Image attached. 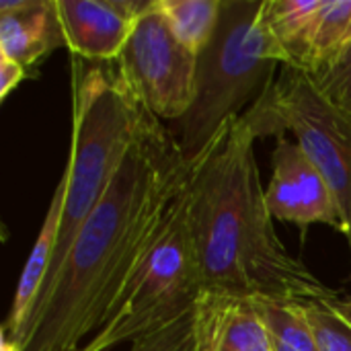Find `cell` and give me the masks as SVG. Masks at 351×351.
I'll return each mask as SVG.
<instances>
[{
    "label": "cell",
    "mask_w": 351,
    "mask_h": 351,
    "mask_svg": "<svg viewBox=\"0 0 351 351\" xmlns=\"http://www.w3.org/2000/svg\"><path fill=\"white\" fill-rule=\"evenodd\" d=\"M224 0H158L175 37L193 53H202L214 39Z\"/></svg>",
    "instance_id": "9a60e30c"
},
{
    "label": "cell",
    "mask_w": 351,
    "mask_h": 351,
    "mask_svg": "<svg viewBox=\"0 0 351 351\" xmlns=\"http://www.w3.org/2000/svg\"><path fill=\"white\" fill-rule=\"evenodd\" d=\"M27 70L10 58L0 56V101H4L25 78Z\"/></svg>",
    "instance_id": "ffe728a7"
},
{
    "label": "cell",
    "mask_w": 351,
    "mask_h": 351,
    "mask_svg": "<svg viewBox=\"0 0 351 351\" xmlns=\"http://www.w3.org/2000/svg\"><path fill=\"white\" fill-rule=\"evenodd\" d=\"M189 177L191 162L177 136L150 113L12 341L23 351H78L86 335L99 333L152 230Z\"/></svg>",
    "instance_id": "6da1fadb"
},
{
    "label": "cell",
    "mask_w": 351,
    "mask_h": 351,
    "mask_svg": "<svg viewBox=\"0 0 351 351\" xmlns=\"http://www.w3.org/2000/svg\"><path fill=\"white\" fill-rule=\"evenodd\" d=\"M202 292L204 280L185 185L152 230L105 325L88 346L93 351H107L150 335L189 315Z\"/></svg>",
    "instance_id": "5b68a950"
},
{
    "label": "cell",
    "mask_w": 351,
    "mask_h": 351,
    "mask_svg": "<svg viewBox=\"0 0 351 351\" xmlns=\"http://www.w3.org/2000/svg\"><path fill=\"white\" fill-rule=\"evenodd\" d=\"M321 0H265L261 21L284 56V66L304 68L308 37Z\"/></svg>",
    "instance_id": "4fadbf2b"
},
{
    "label": "cell",
    "mask_w": 351,
    "mask_h": 351,
    "mask_svg": "<svg viewBox=\"0 0 351 351\" xmlns=\"http://www.w3.org/2000/svg\"><path fill=\"white\" fill-rule=\"evenodd\" d=\"M130 351H195L193 346V311L183 319L132 341Z\"/></svg>",
    "instance_id": "ac0fdd59"
},
{
    "label": "cell",
    "mask_w": 351,
    "mask_h": 351,
    "mask_svg": "<svg viewBox=\"0 0 351 351\" xmlns=\"http://www.w3.org/2000/svg\"><path fill=\"white\" fill-rule=\"evenodd\" d=\"M255 140L245 119L234 117L191 162L189 216L204 290L294 304L339 294L280 241L265 206Z\"/></svg>",
    "instance_id": "7a4b0ae2"
},
{
    "label": "cell",
    "mask_w": 351,
    "mask_h": 351,
    "mask_svg": "<svg viewBox=\"0 0 351 351\" xmlns=\"http://www.w3.org/2000/svg\"><path fill=\"white\" fill-rule=\"evenodd\" d=\"M255 306L267 327L271 351H321L300 304L255 300Z\"/></svg>",
    "instance_id": "2e32d148"
},
{
    "label": "cell",
    "mask_w": 351,
    "mask_h": 351,
    "mask_svg": "<svg viewBox=\"0 0 351 351\" xmlns=\"http://www.w3.org/2000/svg\"><path fill=\"white\" fill-rule=\"evenodd\" d=\"M271 165L274 173L265 187V206L271 218L302 228L329 224L341 234L346 232L335 193L296 140L278 136Z\"/></svg>",
    "instance_id": "ba28073f"
},
{
    "label": "cell",
    "mask_w": 351,
    "mask_h": 351,
    "mask_svg": "<svg viewBox=\"0 0 351 351\" xmlns=\"http://www.w3.org/2000/svg\"><path fill=\"white\" fill-rule=\"evenodd\" d=\"M152 0H58L66 47L74 58L113 62L123 51L138 16Z\"/></svg>",
    "instance_id": "9c48e42d"
},
{
    "label": "cell",
    "mask_w": 351,
    "mask_h": 351,
    "mask_svg": "<svg viewBox=\"0 0 351 351\" xmlns=\"http://www.w3.org/2000/svg\"><path fill=\"white\" fill-rule=\"evenodd\" d=\"M265 0H224L218 31L197 58L195 99L179 119V144L195 162L220 130L271 84L284 56L261 21Z\"/></svg>",
    "instance_id": "277c9868"
},
{
    "label": "cell",
    "mask_w": 351,
    "mask_h": 351,
    "mask_svg": "<svg viewBox=\"0 0 351 351\" xmlns=\"http://www.w3.org/2000/svg\"><path fill=\"white\" fill-rule=\"evenodd\" d=\"M64 195H66V179L62 175V181L58 183L53 197L49 202L45 220L41 224V230L35 239V245L29 253V259L25 263V269L21 274L14 298H12V306L10 313L4 321L2 331L14 339L19 335V331L23 329V325L29 319V313L35 304V300L39 298L43 284L47 280L49 267H51V259L56 253V245H58V234H60V224H62V210H64Z\"/></svg>",
    "instance_id": "7c38bea8"
},
{
    "label": "cell",
    "mask_w": 351,
    "mask_h": 351,
    "mask_svg": "<svg viewBox=\"0 0 351 351\" xmlns=\"http://www.w3.org/2000/svg\"><path fill=\"white\" fill-rule=\"evenodd\" d=\"M148 115L150 111L130 90L117 68L82 66L80 58H74L72 146L64 169L66 195L58 245L41 294L53 282L80 226L109 189Z\"/></svg>",
    "instance_id": "3957f363"
},
{
    "label": "cell",
    "mask_w": 351,
    "mask_h": 351,
    "mask_svg": "<svg viewBox=\"0 0 351 351\" xmlns=\"http://www.w3.org/2000/svg\"><path fill=\"white\" fill-rule=\"evenodd\" d=\"M351 47V0H321L315 14L304 72L315 74L337 62Z\"/></svg>",
    "instance_id": "5bb4252c"
},
{
    "label": "cell",
    "mask_w": 351,
    "mask_h": 351,
    "mask_svg": "<svg viewBox=\"0 0 351 351\" xmlns=\"http://www.w3.org/2000/svg\"><path fill=\"white\" fill-rule=\"evenodd\" d=\"M197 58L175 37L158 0H152L138 16L115 68L156 119L179 121L195 99Z\"/></svg>",
    "instance_id": "52a82bcc"
},
{
    "label": "cell",
    "mask_w": 351,
    "mask_h": 351,
    "mask_svg": "<svg viewBox=\"0 0 351 351\" xmlns=\"http://www.w3.org/2000/svg\"><path fill=\"white\" fill-rule=\"evenodd\" d=\"M241 117L257 138L294 134L335 193L351 253V113L335 105L308 72L280 66L274 84Z\"/></svg>",
    "instance_id": "8992f818"
},
{
    "label": "cell",
    "mask_w": 351,
    "mask_h": 351,
    "mask_svg": "<svg viewBox=\"0 0 351 351\" xmlns=\"http://www.w3.org/2000/svg\"><path fill=\"white\" fill-rule=\"evenodd\" d=\"M195 351H271L253 298L204 290L193 306Z\"/></svg>",
    "instance_id": "30bf717a"
},
{
    "label": "cell",
    "mask_w": 351,
    "mask_h": 351,
    "mask_svg": "<svg viewBox=\"0 0 351 351\" xmlns=\"http://www.w3.org/2000/svg\"><path fill=\"white\" fill-rule=\"evenodd\" d=\"M58 47H66L58 0L0 2V56L29 70Z\"/></svg>",
    "instance_id": "8fae6325"
},
{
    "label": "cell",
    "mask_w": 351,
    "mask_h": 351,
    "mask_svg": "<svg viewBox=\"0 0 351 351\" xmlns=\"http://www.w3.org/2000/svg\"><path fill=\"white\" fill-rule=\"evenodd\" d=\"M0 351H23L19 348L16 341H12L4 331H2V337H0Z\"/></svg>",
    "instance_id": "44dd1931"
},
{
    "label": "cell",
    "mask_w": 351,
    "mask_h": 351,
    "mask_svg": "<svg viewBox=\"0 0 351 351\" xmlns=\"http://www.w3.org/2000/svg\"><path fill=\"white\" fill-rule=\"evenodd\" d=\"M311 76L335 105L351 113V47L337 62Z\"/></svg>",
    "instance_id": "d6986e66"
},
{
    "label": "cell",
    "mask_w": 351,
    "mask_h": 351,
    "mask_svg": "<svg viewBox=\"0 0 351 351\" xmlns=\"http://www.w3.org/2000/svg\"><path fill=\"white\" fill-rule=\"evenodd\" d=\"M321 351H351V298L339 294L300 304Z\"/></svg>",
    "instance_id": "e0dca14e"
},
{
    "label": "cell",
    "mask_w": 351,
    "mask_h": 351,
    "mask_svg": "<svg viewBox=\"0 0 351 351\" xmlns=\"http://www.w3.org/2000/svg\"><path fill=\"white\" fill-rule=\"evenodd\" d=\"M78 351H93V348H90V346H88V343H86V346H84V348H80V350Z\"/></svg>",
    "instance_id": "7402d4cb"
}]
</instances>
